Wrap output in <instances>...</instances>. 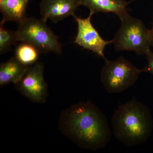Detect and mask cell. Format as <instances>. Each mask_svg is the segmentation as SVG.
<instances>
[{"instance_id": "obj_9", "label": "cell", "mask_w": 153, "mask_h": 153, "mask_svg": "<svg viewBox=\"0 0 153 153\" xmlns=\"http://www.w3.org/2000/svg\"><path fill=\"white\" fill-rule=\"evenodd\" d=\"M82 5L90 10V13H113L120 20L128 15V2L125 0H81Z\"/></svg>"}, {"instance_id": "obj_8", "label": "cell", "mask_w": 153, "mask_h": 153, "mask_svg": "<svg viewBox=\"0 0 153 153\" xmlns=\"http://www.w3.org/2000/svg\"><path fill=\"white\" fill-rule=\"evenodd\" d=\"M81 5V0H41V19L45 22L49 19L57 23L70 16H75V12Z\"/></svg>"}, {"instance_id": "obj_12", "label": "cell", "mask_w": 153, "mask_h": 153, "mask_svg": "<svg viewBox=\"0 0 153 153\" xmlns=\"http://www.w3.org/2000/svg\"><path fill=\"white\" fill-rule=\"evenodd\" d=\"M40 53L34 45L21 42L16 47L14 57L22 64L29 66L37 63Z\"/></svg>"}, {"instance_id": "obj_13", "label": "cell", "mask_w": 153, "mask_h": 153, "mask_svg": "<svg viewBox=\"0 0 153 153\" xmlns=\"http://www.w3.org/2000/svg\"><path fill=\"white\" fill-rule=\"evenodd\" d=\"M5 22L0 23V53L4 54L9 51L11 47L18 42L16 31L7 30L4 27Z\"/></svg>"}, {"instance_id": "obj_5", "label": "cell", "mask_w": 153, "mask_h": 153, "mask_svg": "<svg viewBox=\"0 0 153 153\" xmlns=\"http://www.w3.org/2000/svg\"><path fill=\"white\" fill-rule=\"evenodd\" d=\"M100 78L102 85L109 94L119 93L136 82L140 74L146 72L145 68L139 69L123 57L114 61L105 60Z\"/></svg>"}, {"instance_id": "obj_14", "label": "cell", "mask_w": 153, "mask_h": 153, "mask_svg": "<svg viewBox=\"0 0 153 153\" xmlns=\"http://www.w3.org/2000/svg\"><path fill=\"white\" fill-rule=\"evenodd\" d=\"M148 61L147 65L145 67L146 72H149L153 75V52L150 50L146 55Z\"/></svg>"}, {"instance_id": "obj_4", "label": "cell", "mask_w": 153, "mask_h": 153, "mask_svg": "<svg viewBox=\"0 0 153 153\" xmlns=\"http://www.w3.org/2000/svg\"><path fill=\"white\" fill-rule=\"evenodd\" d=\"M121 25L113 39L117 51H131L146 55L150 51L149 30L140 19L127 15L121 20Z\"/></svg>"}, {"instance_id": "obj_11", "label": "cell", "mask_w": 153, "mask_h": 153, "mask_svg": "<svg viewBox=\"0 0 153 153\" xmlns=\"http://www.w3.org/2000/svg\"><path fill=\"white\" fill-rule=\"evenodd\" d=\"M30 0H0V11L4 22L19 23L26 18V14Z\"/></svg>"}, {"instance_id": "obj_1", "label": "cell", "mask_w": 153, "mask_h": 153, "mask_svg": "<svg viewBox=\"0 0 153 153\" xmlns=\"http://www.w3.org/2000/svg\"><path fill=\"white\" fill-rule=\"evenodd\" d=\"M58 125L63 134L85 149L104 148L111 138L106 116L90 102H79L64 111Z\"/></svg>"}, {"instance_id": "obj_10", "label": "cell", "mask_w": 153, "mask_h": 153, "mask_svg": "<svg viewBox=\"0 0 153 153\" xmlns=\"http://www.w3.org/2000/svg\"><path fill=\"white\" fill-rule=\"evenodd\" d=\"M29 66L22 64L15 57L0 65V85L16 84L22 79Z\"/></svg>"}, {"instance_id": "obj_7", "label": "cell", "mask_w": 153, "mask_h": 153, "mask_svg": "<svg viewBox=\"0 0 153 153\" xmlns=\"http://www.w3.org/2000/svg\"><path fill=\"white\" fill-rule=\"evenodd\" d=\"M92 15L90 13L85 19L74 17L77 24V33L74 43L84 49L92 51L106 60L104 49L108 44L113 43V40L106 41L102 38L91 23Z\"/></svg>"}, {"instance_id": "obj_2", "label": "cell", "mask_w": 153, "mask_h": 153, "mask_svg": "<svg viewBox=\"0 0 153 153\" xmlns=\"http://www.w3.org/2000/svg\"><path fill=\"white\" fill-rule=\"evenodd\" d=\"M111 122L114 136L128 147L144 143L152 132L153 121L149 110L134 98L118 107Z\"/></svg>"}, {"instance_id": "obj_16", "label": "cell", "mask_w": 153, "mask_h": 153, "mask_svg": "<svg viewBox=\"0 0 153 153\" xmlns=\"http://www.w3.org/2000/svg\"><path fill=\"white\" fill-rule=\"evenodd\" d=\"M134 1H135V0H134Z\"/></svg>"}, {"instance_id": "obj_15", "label": "cell", "mask_w": 153, "mask_h": 153, "mask_svg": "<svg viewBox=\"0 0 153 153\" xmlns=\"http://www.w3.org/2000/svg\"><path fill=\"white\" fill-rule=\"evenodd\" d=\"M149 36L151 45L153 47V24L152 27L149 30Z\"/></svg>"}, {"instance_id": "obj_3", "label": "cell", "mask_w": 153, "mask_h": 153, "mask_svg": "<svg viewBox=\"0 0 153 153\" xmlns=\"http://www.w3.org/2000/svg\"><path fill=\"white\" fill-rule=\"evenodd\" d=\"M18 41L27 42L38 48L40 52L61 54L62 45L58 38L42 19L26 17L18 23Z\"/></svg>"}, {"instance_id": "obj_6", "label": "cell", "mask_w": 153, "mask_h": 153, "mask_svg": "<svg viewBox=\"0 0 153 153\" xmlns=\"http://www.w3.org/2000/svg\"><path fill=\"white\" fill-rule=\"evenodd\" d=\"M44 71V64L37 62L29 67L22 79L16 84L20 93L37 103L45 102L48 95Z\"/></svg>"}]
</instances>
